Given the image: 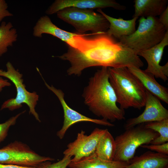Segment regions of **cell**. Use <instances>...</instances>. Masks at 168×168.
Returning <instances> with one entry per match:
<instances>
[{
    "label": "cell",
    "mask_w": 168,
    "mask_h": 168,
    "mask_svg": "<svg viewBox=\"0 0 168 168\" xmlns=\"http://www.w3.org/2000/svg\"><path fill=\"white\" fill-rule=\"evenodd\" d=\"M16 29L11 22L2 21L0 26V56L6 53L9 47L17 41Z\"/></svg>",
    "instance_id": "21"
},
{
    "label": "cell",
    "mask_w": 168,
    "mask_h": 168,
    "mask_svg": "<svg viewBox=\"0 0 168 168\" xmlns=\"http://www.w3.org/2000/svg\"><path fill=\"white\" fill-rule=\"evenodd\" d=\"M128 163L114 161H109L98 158L93 154L82 158L74 162H71L69 168H124Z\"/></svg>",
    "instance_id": "19"
},
{
    "label": "cell",
    "mask_w": 168,
    "mask_h": 168,
    "mask_svg": "<svg viewBox=\"0 0 168 168\" xmlns=\"http://www.w3.org/2000/svg\"><path fill=\"white\" fill-rule=\"evenodd\" d=\"M94 35L89 36L79 33L74 37V48L68 46L66 52L56 56L69 63L68 75L79 77L83 70L92 67L140 68L143 66L133 49L106 32Z\"/></svg>",
    "instance_id": "1"
},
{
    "label": "cell",
    "mask_w": 168,
    "mask_h": 168,
    "mask_svg": "<svg viewBox=\"0 0 168 168\" xmlns=\"http://www.w3.org/2000/svg\"><path fill=\"white\" fill-rule=\"evenodd\" d=\"M44 34L51 35L65 42L68 46L74 47V37L78 33L70 32L57 27L47 16H41L37 21L33 29L34 36L41 37Z\"/></svg>",
    "instance_id": "14"
},
{
    "label": "cell",
    "mask_w": 168,
    "mask_h": 168,
    "mask_svg": "<svg viewBox=\"0 0 168 168\" xmlns=\"http://www.w3.org/2000/svg\"><path fill=\"white\" fill-rule=\"evenodd\" d=\"M11 85V83L7 80L4 79L0 76V92L1 91L3 88L10 86Z\"/></svg>",
    "instance_id": "29"
},
{
    "label": "cell",
    "mask_w": 168,
    "mask_h": 168,
    "mask_svg": "<svg viewBox=\"0 0 168 168\" xmlns=\"http://www.w3.org/2000/svg\"><path fill=\"white\" fill-rule=\"evenodd\" d=\"M159 20L161 23L165 27L166 30H168V7L160 15Z\"/></svg>",
    "instance_id": "27"
},
{
    "label": "cell",
    "mask_w": 168,
    "mask_h": 168,
    "mask_svg": "<svg viewBox=\"0 0 168 168\" xmlns=\"http://www.w3.org/2000/svg\"><path fill=\"white\" fill-rule=\"evenodd\" d=\"M8 7L5 0H0V22L5 17L13 16V15L7 10Z\"/></svg>",
    "instance_id": "26"
},
{
    "label": "cell",
    "mask_w": 168,
    "mask_h": 168,
    "mask_svg": "<svg viewBox=\"0 0 168 168\" xmlns=\"http://www.w3.org/2000/svg\"><path fill=\"white\" fill-rule=\"evenodd\" d=\"M26 110H25L18 113L15 116L10 118L4 123L0 124V143L3 141L7 137L10 126L15 124L18 118Z\"/></svg>",
    "instance_id": "23"
},
{
    "label": "cell",
    "mask_w": 168,
    "mask_h": 168,
    "mask_svg": "<svg viewBox=\"0 0 168 168\" xmlns=\"http://www.w3.org/2000/svg\"><path fill=\"white\" fill-rule=\"evenodd\" d=\"M144 126L157 132L159 136L150 143L152 144H163L168 142V119L144 124Z\"/></svg>",
    "instance_id": "22"
},
{
    "label": "cell",
    "mask_w": 168,
    "mask_h": 168,
    "mask_svg": "<svg viewBox=\"0 0 168 168\" xmlns=\"http://www.w3.org/2000/svg\"><path fill=\"white\" fill-rule=\"evenodd\" d=\"M146 93L144 111L138 117L128 119L124 126L125 130L140 124L168 119V110L163 106L159 99L146 90Z\"/></svg>",
    "instance_id": "11"
},
{
    "label": "cell",
    "mask_w": 168,
    "mask_h": 168,
    "mask_svg": "<svg viewBox=\"0 0 168 168\" xmlns=\"http://www.w3.org/2000/svg\"><path fill=\"white\" fill-rule=\"evenodd\" d=\"M68 7L92 10L112 7L119 10L126 8L125 6L114 0H56L47 9L46 13L52 15Z\"/></svg>",
    "instance_id": "12"
},
{
    "label": "cell",
    "mask_w": 168,
    "mask_h": 168,
    "mask_svg": "<svg viewBox=\"0 0 168 168\" xmlns=\"http://www.w3.org/2000/svg\"><path fill=\"white\" fill-rule=\"evenodd\" d=\"M109 82L120 108L124 110L133 107L140 110L145 106L146 90L127 67L109 68Z\"/></svg>",
    "instance_id": "3"
},
{
    "label": "cell",
    "mask_w": 168,
    "mask_h": 168,
    "mask_svg": "<svg viewBox=\"0 0 168 168\" xmlns=\"http://www.w3.org/2000/svg\"><path fill=\"white\" fill-rule=\"evenodd\" d=\"M167 31L157 17H142L135 32L129 35L120 37L119 40L137 53L159 44Z\"/></svg>",
    "instance_id": "4"
},
{
    "label": "cell",
    "mask_w": 168,
    "mask_h": 168,
    "mask_svg": "<svg viewBox=\"0 0 168 168\" xmlns=\"http://www.w3.org/2000/svg\"><path fill=\"white\" fill-rule=\"evenodd\" d=\"M54 159L41 156L27 145L15 141L0 149V163L39 168Z\"/></svg>",
    "instance_id": "8"
},
{
    "label": "cell",
    "mask_w": 168,
    "mask_h": 168,
    "mask_svg": "<svg viewBox=\"0 0 168 168\" xmlns=\"http://www.w3.org/2000/svg\"><path fill=\"white\" fill-rule=\"evenodd\" d=\"M71 157L64 156L63 158L58 162L52 163L47 161L39 168H67L71 161Z\"/></svg>",
    "instance_id": "24"
},
{
    "label": "cell",
    "mask_w": 168,
    "mask_h": 168,
    "mask_svg": "<svg viewBox=\"0 0 168 168\" xmlns=\"http://www.w3.org/2000/svg\"><path fill=\"white\" fill-rule=\"evenodd\" d=\"M47 88L53 92L57 97L63 108L64 120L62 128L57 133V135L62 139L68 129L72 125L79 122H88L98 124L112 127L114 125L105 119H94L88 117L70 108L66 103L64 99V94L62 91L57 89L53 86L49 85L43 79Z\"/></svg>",
    "instance_id": "10"
},
{
    "label": "cell",
    "mask_w": 168,
    "mask_h": 168,
    "mask_svg": "<svg viewBox=\"0 0 168 168\" xmlns=\"http://www.w3.org/2000/svg\"><path fill=\"white\" fill-rule=\"evenodd\" d=\"M82 96L85 104L96 115L110 122L125 119L124 110L117 105L109 82V67H102L89 78Z\"/></svg>",
    "instance_id": "2"
},
{
    "label": "cell",
    "mask_w": 168,
    "mask_h": 168,
    "mask_svg": "<svg viewBox=\"0 0 168 168\" xmlns=\"http://www.w3.org/2000/svg\"><path fill=\"white\" fill-rule=\"evenodd\" d=\"M141 147L151 151H156L157 153L168 155V142L159 144H145Z\"/></svg>",
    "instance_id": "25"
},
{
    "label": "cell",
    "mask_w": 168,
    "mask_h": 168,
    "mask_svg": "<svg viewBox=\"0 0 168 168\" xmlns=\"http://www.w3.org/2000/svg\"><path fill=\"white\" fill-rule=\"evenodd\" d=\"M168 45V31L162 40L159 44L149 49L139 51L136 53L138 56L142 57L148 64L145 71L152 74L155 77L160 78L165 82L168 77L165 75V65H160L164 50Z\"/></svg>",
    "instance_id": "13"
},
{
    "label": "cell",
    "mask_w": 168,
    "mask_h": 168,
    "mask_svg": "<svg viewBox=\"0 0 168 168\" xmlns=\"http://www.w3.org/2000/svg\"><path fill=\"white\" fill-rule=\"evenodd\" d=\"M127 68L129 71L139 79L146 90L159 99L168 104L167 88L159 83L152 74L136 67Z\"/></svg>",
    "instance_id": "15"
},
{
    "label": "cell",
    "mask_w": 168,
    "mask_h": 168,
    "mask_svg": "<svg viewBox=\"0 0 168 168\" xmlns=\"http://www.w3.org/2000/svg\"><path fill=\"white\" fill-rule=\"evenodd\" d=\"M106 129L96 128L89 135L81 130L77 133L76 139L67 145L63 152L64 156H73L71 162H74L93 154L99 140Z\"/></svg>",
    "instance_id": "9"
},
{
    "label": "cell",
    "mask_w": 168,
    "mask_h": 168,
    "mask_svg": "<svg viewBox=\"0 0 168 168\" xmlns=\"http://www.w3.org/2000/svg\"><path fill=\"white\" fill-rule=\"evenodd\" d=\"M6 67V71L0 69V76L6 77L13 82L16 87L17 94L15 98L5 101L2 105L0 110L8 109L13 111L20 108L22 104L24 103L29 107V113L33 115L37 120L40 122L39 114L35 110L39 100V95L35 91L31 92L26 90L23 83L22 74L18 69L16 70L10 62L7 63Z\"/></svg>",
    "instance_id": "7"
},
{
    "label": "cell",
    "mask_w": 168,
    "mask_h": 168,
    "mask_svg": "<svg viewBox=\"0 0 168 168\" xmlns=\"http://www.w3.org/2000/svg\"><path fill=\"white\" fill-rule=\"evenodd\" d=\"M0 168H38L35 167H27L14 165L5 164L0 163Z\"/></svg>",
    "instance_id": "28"
},
{
    "label": "cell",
    "mask_w": 168,
    "mask_h": 168,
    "mask_svg": "<svg viewBox=\"0 0 168 168\" xmlns=\"http://www.w3.org/2000/svg\"><path fill=\"white\" fill-rule=\"evenodd\" d=\"M97 11L102 14L108 20L110 26L106 33L109 35L119 39L120 37L129 35L136 30V22L137 17L130 20H124L122 18H116L104 13L101 9Z\"/></svg>",
    "instance_id": "17"
},
{
    "label": "cell",
    "mask_w": 168,
    "mask_h": 168,
    "mask_svg": "<svg viewBox=\"0 0 168 168\" xmlns=\"http://www.w3.org/2000/svg\"><path fill=\"white\" fill-rule=\"evenodd\" d=\"M56 13L58 18L71 25L80 34L87 31L93 34L103 33L110 26L109 22L102 14L92 9L68 7Z\"/></svg>",
    "instance_id": "6"
},
{
    "label": "cell",
    "mask_w": 168,
    "mask_h": 168,
    "mask_svg": "<svg viewBox=\"0 0 168 168\" xmlns=\"http://www.w3.org/2000/svg\"><path fill=\"white\" fill-rule=\"evenodd\" d=\"M133 17H156L167 7V0H135Z\"/></svg>",
    "instance_id": "18"
},
{
    "label": "cell",
    "mask_w": 168,
    "mask_h": 168,
    "mask_svg": "<svg viewBox=\"0 0 168 168\" xmlns=\"http://www.w3.org/2000/svg\"><path fill=\"white\" fill-rule=\"evenodd\" d=\"M124 168H168V155L148 151L134 156Z\"/></svg>",
    "instance_id": "16"
},
{
    "label": "cell",
    "mask_w": 168,
    "mask_h": 168,
    "mask_svg": "<svg viewBox=\"0 0 168 168\" xmlns=\"http://www.w3.org/2000/svg\"><path fill=\"white\" fill-rule=\"evenodd\" d=\"M115 150V139L106 129L97 143L94 153L100 159L112 161H113Z\"/></svg>",
    "instance_id": "20"
},
{
    "label": "cell",
    "mask_w": 168,
    "mask_h": 168,
    "mask_svg": "<svg viewBox=\"0 0 168 168\" xmlns=\"http://www.w3.org/2000/svg\"><path fill=\"white\" fill-rule=\"evenodd\" d=\"M159 136L157 132L145 128L144 124L125 130L114 139L116 150L113 161L128 163L134 157L139 147L150 144Z\"/></svg>",
    "instance_id": "5"
}]
</instances>
